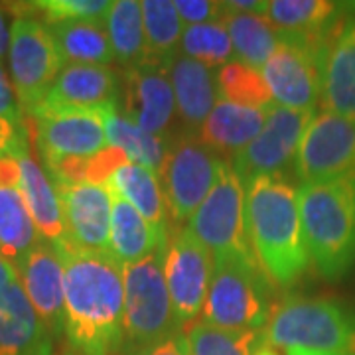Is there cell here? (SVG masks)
Returning <instances> with one entry per match:
<instances>
[{
  "label": "cell",
  "instance_id": "cell-41",
  "mask_svg": "<svg viewBox=\"0 0 355 355\" xmlns=\"http://www.w3.org/2000/svg\"><path fill=\"white\" fill-rule=\"evenodd\" d=\"M16 280H18V270H16V266L0 254V291L6 288L8 284L16 282Z\"/></svg>",
  "mask_w": 355,
  "mask_h": 355
},
{
  "label": "cell",
  "instance_id": "cell-32",
  "mask_svg": "<svg viewBox=\"0 0 355 355\" xmlns=\"http://www.w3.org/2000/svg\"><path fill=\"white\" fill-rule=\"evenodd\" d=\"M190 355H257L268 347L263 330H227L207 322L186 326Z\"/></svg>",
  "mask_w": 355,
  "mask_h": 355
},
{
  "label": "cell",
  "instance_id": "cell-24",
  "mask_svg": "<svg viewBox=\"0 0 355 355\" xmlns=\"http://www.w3.org/2000/svg\"><path fill=\"white\" fill-rule=\"evenodd\" d=\"M266 111L219 99L200 128V140L219 158L233 160L261 132Z\"/></svg>",
  "mask_w": 355,
  "mask_h": 355
},
{
  "label": "cell",
  "instance_id": "cell-29",
  "mask_svg": "<svg viewBox=\"0 0 355 355\" xmlns=\"http://www.w3.org/2000/svg\"><path fill=\"white\" fill-rule=\"evenodd\" d=\"M221 22L227 28L237 62L261 71L280 42L277 30L266 20V16L225 10Z\"/></svg>",
  "mask_w": 355,
  "mask_h": 355
},
{
  "label": "cell",
  "instance_id": "cell-38",
  "mask_svg": "<svg viewBox=\"0 0 355 355\" xmlns=\"http://www.w3.org/2000/svg\"><path fill=\"white\" fill-rule=\"evenodd\" d=\"M174 6L184 28L219 22L225 14L223 2H211V0H176Z\"/></svg>",
  "mask_w": 355,
  "mask_h": 355
},
{
  "label": "cell",
  "instance_id": "cell-22",
  "mask_svg": "<svg viewBox=\"0 0 355 355\" xmlns=\"http://www.w3.org/2000/svg\"><path fill=\"white\" fill-rule=\"evenodd\" d=\"M168 73L176 97L178 114L188 132L193 135V130L202 128L205 119L219 101L217 71L178 53L168 64Z\"/></svg>",
  "mask_w": 355,
  "mask_h": 355
},
{
  "label": "cell",
  "instance_id": "cell-2",
  "mask_svg": "<svg viewBox=\"0 0 355 355\" xmlns=\"http://www.w3.org/2000/svg\"><path fill=\"white\" fill-rule=\"evenodd\" d=\"M245 225L254 259L268 279L292 286L304 275L306 251L298 191L280 176H261L245 186Z\"/></svg>",
  "mask_w": 355,
  "mask_h": 355
},
{
  "label": "cell",
  "instance_id": "cell-18",
  "mask_svg": "<svg viewBox=\"0 0 355 355\" xmlns=\"http://www.w3.org/2000/svg\"><path fill=\"white\" fill-rule=\"evenodd\" d=\"M324 111L355 121V18L338 22L322 55Z\"/></svg>",
  "mask_w": 355,
  "mask_h": 355
},
{
  "label": "cell",
  "instance_id": "cell-13",
  "mask_svg": "<svg viewBox=\"0 0 355 355\" xmlns=\"http://www.w3.org/2000/svg\"><path fill=\"white\" fill-rule=\"evenodd\" d=\"M302 184L326 182L355 170V121L322 111L308 123L294 158Z\"/></svg>",
  "mask_w": 355,
  "mask_h": 355
},
{
  "label": "cell",
  "instance_id": "cell-40",
  "mask_svg": "<svg viewBox=\"0 0 355 355\" xmlns=\"http://www.w3.org/2000/svg\"><path fill=\"white\" fill-rule=\"evenodd\" d=\"M268 4H270V2H266V0H229V2H223V8H225L227 12L266 16V12H268Z\"/></svg>",
  "mask_w": 355,
  "mask_h": 355
},
{
  "label": "cell",
  "instance_id": "cell-6",
  "mask_svg": "<svg viewBox=\"0 0 355 355\" xmlns=\"http://www.w3.org/2000/svg\"><path fill=\"white\" fill-rule=\"evenodd\" d=\"M166 251L123 266L125 342L137 354L180 331L164 277Z\"/></svg>",
  "mask_w": 355,
  "mask_h": 355
},
{
  "label": "cell",
  "instance_id": "cell-44",
  "mask_svg": "<svg viewBox=\"0 0 355 355\" xmlns=\"http://www.w3.org/2000/svg\"><path fill=\"white\" fill-rule=\"evenodd\" d=\"M257 355H280L277 349H272V347H265V349H261Z\"/></svg>",
  "mask_w": 355,
  "mask_h": 355
},
{
  "label": "cell",
  "instance_id": "cell-31",
  "mask_svg": "<svg viewBox=\"0 0 355 355\" xmlns=\"http://www.w3.org/2000/svg\"><path fill=\"white\" fill-rule=\"evenodd\" d=\"M105 128L109 146L127 154L132 164H140L160 172L164 162L166 146L160 137H153L128 119L127 114L116 113V107L105 109Z\"/></svg>",
  "mask_w": 355,
  "mask_h": 355
},
{
  "label": "cell",
  "instance_id": "cell-15",
  "mask_svg": "<svg viewBox=\"0 0 355 355\" xmlns=\"http://www.w3.org/2000/svg\"><path fill=\"white\" fill-rule=\"evenodd\" d=\"M64 207L67 241L85 251L109 253L113 191L107 184L55 182ZM111 254V253H109Z\"/></svg>",
  "mask_w": 355,
  "mask_h": 355
},
{
  "label": "cell",
  "instance_id": "cell-21",
  "mask_svg": "<svg viewBox=\"0 0 355 355\" xmlns=\"http://www.w3.org/2000/svg\"><path fill=\"white\" fill-rule=\"evenodd\" d=\"M50 331L20 280L0 291V355H50Z\"/></svg>",
  "mask_w": 355,
  "mask_h": 355
},
{
  "label": "cell",
  "instance_id": "cell-5",
  "mask_svg": "<svg viewBox=\"0 0 355 355\" xmlns=\"http://www.w3.org/2000/svg\"><path fill=\"white\" fill-rule=\"evenodd\" d=\"M265 338L272 349L355 355V316L334 300L291 296L275 308Z\"/></svg>",
  "mask_w": 355,
  "mask_h": 355
},
{
  "label": "cell",
  "instance_id": "cell-23",
  "mask_svg": "<svg viewBox=\"0 0 355 355\" xmlns=\"http://www.w3.org/2000/svg\"><path fill=\"white\" fill-rule=\"evenodd\" d=\"M20 168V190L24 196L26 207L34 219V225L46 241H67L64 207L58 188L48 172L38 164V160L30 154V148H24L14 156Z\"/></svg>",
  "mask_w": 355,
  "mask_h": 355
},
{
  "label": "cell",
  "instance_id": "cell-42",
  "mask_svg": "<svg viewBox=\"0 0 355 355\" xmlns=\"http://www.w3.org/2000/svg\"><path fill=\"white\" fill-rule=\"evenodd\" d=\"M8 46H10V34H8V26H6V20H4V14L0 10V60L6 55Z\"/></svg>",
  "mask_w": 355,
  "mask_h": 355
},
{
  "label": "cell",
  "instance_id": "cell-1",
  "mask_svg": "<svg viewBox=\"0 0 355 355\" xmlns=\"http://www.w3.org/2000/svg\"><path fill=\"white\" fill-rule=\"evenodd\" d=\"M55 247L64 263L67 340L81 355H113L125 342L123 265L69 241Z\"/></svg>",
  "mask_w": 355,
  "mask_h": 355
},
{
  "label": "cell",
  "instance_id": "cell-3",
  "mask_svg": "<svg viewBox=\"0 0 355 355\" xmlns=\"http://www.w3.org/2000/svg\"><path fill=\"white\" fill-rule=\"evenodd\" d=\"M306 251L326 279H340L355 263V170L298 188Z\"/></svg>",
  "mask_w": 355,
  "mask_h": 355
},
{
  "label": "cell",
  "instance_id": "cell-11",
  "mask_svg": "<svg viewBox=\"0 0 355 355\" xmlns=\"http://www.w3.org/2000/svg\"><path fill=\"white\" fill-rule=\"evenodd\" d=\"M314 114L316 111H292L277 103L270 105L261 132L229 162L243 186L261 176H279L288 168Z\"/></svg>",
  "mask_w": 355,
  "mask_h": 355
},
{
  "label": "cell",
  "instance_id": "cell-14",
  "mask_svg": "<svg viewBox=\"0 0 355 355\" xmlns=\"http://www.w3.org/2000/svg\"><path fill=\"white\" fill-rule=\"evenodd\" d=\"M40 154L46 166L91 158L103 153L107 142L105 109H44L34 111Z\"/></svg>",
  "mask_w": 355,
  "mask_h": 355
},
{
  "label": "cell",
  "instance_id": "cell-28",
  "mask_svg": "<svg viewBox=\"0 0 355 355\" xmlns=\"http://www.w3.org/2000/svg\"><path fill=\"white\" fill-rule=\"evenodd\" d=\"M107 186L125 202L130 203L146 221H150L156 227L166 229L168 205L158 172L146 166L128 162L109 178Z\"/></svg>",
  "mask_w": 355,
  "mask_h": 355
},
{
  "label": "cell",
  "instance_id": "cell-25",
  "mask_svg": "<svg viewBox=\"0 0 355 355\" xmlns=\"http://www.w3.org/2000/svg\"><path fill=\"white\" fill-rule=\"evenodd\" d=\"M113 191V190H111ZM166 229L153 225L139 211L113 191V214L109 231V253L121 265H135L146 257L166 251Z\"/></svg>",
  "mask_w": 355,
  "mask_h": 355
},
{
  "label": "cell",
  "instance_id": "cell-19",
  "mask_svg": "<svg viewBox=\"0 0 355 355\" xmlns=\"http://www.w3.org/2000/svg\"><path fill=\"white\" fill-rule=\"evenodd\" d=\"M42 239L20 190L18 162L0 156V254L16 266Z\"/></svg>",
  "mask_w": 355,
  "mask_h": 355
},
{
  "label": "cell",
  "instance_id": "cell-12",
  "mask_svg": "<svg viewBox=\"0 0 355 355\" xmlns=\"http://www.w3.org/2000/svg\"><path fill=\"white\" fill-rule=\"evenodd\" d=\"M211 275V251L188 227L176 231L166 247L164 277L180 328L202 314Z\"/></svg>",
  "mask_w": 355,
  "mask_h": 355
},
{
  "label": "cell",
  "instance_id": "cell-4",
  "mask_svg": "<svg viewBox=\"0 0 355 355\" xmlns=\"http://www.w3.org/2000/svg\"><path fill=\"white\" fill-rule=\"evenodd\" d=\"M275 308L270 279L253 251L214 257L202 322L227 330H263Z\"/></svg>",
  "mask_w": 355,
  "mask_h": 355
},
{
  "label": "cell",
  "instance_id": "cell-43",
  "mask_svg": "<svg viewBox=\"0 0 355 355\" xmlns=\"http://www.w3.org/2000/svg\"><path fill=\"white\" fill-rule=\"evenodd\" d=\"M286 355H336V354H322V352H310V349H298V347H292V349H286Z\"/></svg>",
  "mask_w": 355,
  "mask_h": 355
},
{
  "label": "cell",
  "instance_id": "cell-30",
  "mask_svg": "<svg viewBox=\"0 0 355 355\" xmlns=\"http://www.w3.org/2000/svg\"><path fill=\"white\" fill-rule=\"evenodd\" d=\"M114 60L125 69H132L146 60V36L142 6L137 0H116L105 18Z\"/></svg>",
  "mask_w": 355,
  "mask_h": 355
},
{
  "label": "cell",
  "instance_id": "cell-36",
  "mask_svg": "<svg viewBox=\"0 0 355 355\" xmlns=\"http://www.w3.org/2000/svg\"><path fill=\"white\" fill-rule=\"evenodd\" d=\"M28 148V128L22 107L0 65V156H16Z\"/></svg>",
  "mask_w": 355,
  "mask_h": 355
},
{
  "label": "cell",
  "instance_id": "cell-37",
  "mask_svg": "<svg viewBox=\"0 0 355 355\" xmlns=\"http://www.w3.org/2000/svg\"><path fill=\"white\" fill-rule=\"evenodd\" d=\"M38 10L48 16V22H71V20H93L105 22L113 6V0H42L34 2Z\"/></svg>",
  "mask_w": 355,
  "mask_h": 355
},
{
  "label": "cell",
  "instance_id": "cell-10",
  "mask_svg": "<svg viewBox=\"0 0 355 355\" xmlns=\"http://www.w3.org/2000/svg\"><path fill=\"white\" fill-rule=\"evenodd\" d=\"M188 229L214 257L251 251L245 225V186L229 162L219 170L216 184L191 216Z\"/></svg>",
  "mask_w": 355,
  "mask_h": 355
},
{
  "label": "cell",
  "instance_id": "cell-9",
  "mask_svg": "<svg viewBox=\"0 0 355 355\" xmlns=\"http://www.w3.org/2000/svg\"><path fill=\"white\" fill-rule=\"evenodd\" d=\"M261 73L272 99L292 111H316L322 99V55L326 44L279 36Z\"/></svg>",
  "mask_w": 355,
  "mask_h": 355
},
{
  "label": "cell",
  "instance_id": "cell-34",
  "mask_svg": "<svg viewBox=\"0 0 355 355\" xmlns=\"http://www.w3.org/2000/svg\"><path fill=\"white\" fill-rule=\"evenodd\" d=\"M217 93L219 99L243 107L270 109L275 105L263 73L235 60L217 69Z\"/></svg>",
  "mask_w": 355,
  "mask_h": 355
},
{
  "label": "cell",
  "instance_id": "cell-17",
  "mask_svg": "<svg viewBox=\"0 0 355 355\" xmlns=\"http://www.w3.org/2000/svg\"><path fill=\"white\" fill-rule=\"evenodd\" d=\"M168 64L158 60H144L127 71L125 114L144 132L160 139L176 114V97L168 73Z\"/></svg>",
  "mask_w": 355,
  "mask_h": 355
},
{
  "label": "cell",
  "instance_id": "cell-39",
  "mask_svg": "<svg viewBox=\"0 0 355 355\" xmlns=\"http://www.w3.org/2000/svg\"><path fill=\"white\" fill-rule=\"evenodd\" d=\"M132 355H190V345H188L186 334L176 331L174 336L154 343L150 347H144V349H140Z\"/></svg>",
  "mask_w": 355,
  "mask_h": 355
},
{
  "label": "cell",
  "instance_id": "cell-27",
  "mask_svg": "<svg viewBox=\"0 0 355 355\" xmlns=\"http://www.w3.org/2000/svg\"><path fill=\"white\" fill-rule=\"evenodd\" d=\"M65 65H109L114 62L113 46L105 22L71 20L48 22Z\"/></svg>",
  "mask_w": 355,
  "mask_h": 355
},
{
  "label": "cell",
  "instance_id": "cell-16",
  "mask_svg": "<svg viewBox=\"0 0 355 355\" xmlns=\"http://www.w3.org/2000/svg\"><path fill=\"white\" fill-rule=\"evenodd\" d=\"M18 280L32 308L50 334H60L65 326L64 263L53 243L42 241L16 263Z\"/></svg>",
  "mask_w": 355,
  "mask_h": 355
},
{
  "label": "cell",
  "instance_id": "cell-26",
  "mask_svg": "<svg viewBox=\"0 0 355 355\" xmlns=\"http://www.w3.org/2000/svg\"><path fill=\"white\" fill-rule=\"evenodd\" d=\"M338 12L340 4L328 0H270L266 20L279 36L326 44Z\"/></svg>",
  "mask_w": 355,
  "mask_h": 355
},
{
  "label": "cell",
  "instance_id": "cell-20",
  "mask_svg": "<svg viewBox=\"0 0 355 355\" xmlns=\"http://www.w3.org/2000/svg\"><path fill=\"white\" fill-rule=\"evenodd\" d=\"M116 99H119V76L111 67L65 65L40 107L107 109V107H116Z\"/></svg>",
  "mask_w": 355,
  "mask_h": 355
},
{
  "label": "cell",
  "instance_id": "cell-35",
  "mask_svg": "<svg viewBox=\"0 0 355 355\" xmlns=\"http://www.w3.org/2000/svg\"><path fill=\"white\" fill-rule=\"evenodd\" d=\"M180 53L207 65L211 69H216V67L221 69L223 65L231 64L233 55H235L227 28L221 20L184 28L182 42H180Z\"/></svg>",
  "mask_w": 355,
  "mask_h": 355
},
{
  "label": "cell",
  "instance_id": "cell-8",
  "mask_svg": "<svg viewBox=\"0 0 355 355\" xmlns=\"http://www.w3.org/2000/svg\"><path fill=\"white\" fill-rule=\"evenodd\" d=\"M227 160L209 150L196 135H180L166 146L158 172L166 205L176 221H188L202 205Z\"/></svg>",
  "mask_w": 355,
  "mask_h": 355
},
{
  "label": "cell",
  "instance_id": "cell-7",
  "mask_svg": "<svg viewBox=\"0 0 355 355\" xmlns=\"http://www.w3.org/2000/svg\"><path fill=\"white\" fill-rule=\"evenodd\" d=\"M10 76L20 107L34 113L65 67L50 28L36 18H16L10 28Z\"/></svg>",
  "mask_w": 355,
  "mask_h": 355
},
{
  "label": "cell",
  "instance_id": "cell-33",
  "mask_svg": "<svg viewBox=\"0 0 355 355\" xmlns=\"http://www.w3.org/2000/svg\"><path fill=\"white\" fill-rule=\"evenodd\" d=\"M142 20L146 36V60L170 62L180 53L184 24L170 0H142Z\"/></svg>",
  "mask_w": 355,
  "mask_h": 355
}]
</instances>
